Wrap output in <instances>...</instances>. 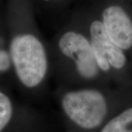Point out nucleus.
<instances>
[{"instance_id":"obj_1","label":"nucleus","mask_w":132,"mask_h":132,"mask_svg":"<svg viewBox=\"0 0 132 132\" xmlns=\"http://www.w3.org/2000/svg\"><path fill=\"white\" fill-rule=\"evenodd\" d=\"M52 76L68 87L115 85L99 68L86 30L76 19L48 41Z\"/></svg>"},{"instance_id":"obj_2","label":"nucleus","mask_w":132,"mask_h":132,"mask_svg":"<svg viewBox=\"0 0 132 132\" xmlns=\"http://www.w3.org/2000/svg\"><path fill=\"white\" fill-rule=\"evenodd\" d=\"M54 93L68 120L80 130L92 131L108 122V117L116 106L132 98V85H57Z\"/></svg>"},{"instance_id":"obj_3","label":"nucleus","mask_w":132,"mask_h":132,"mask_svg":"<svg viewBox=\"0 0 132 132\" xmlns=\"http://www.w3.org/2000/svg\"><path fill=\"white\" fill-rule=\"evenodd\" d=\"M9 52L21 85L29 90L41 91L52 77L48 42L36 29H22L12 35Z\"/></svg>"},{"instance_id":"obj_4","label":"nucleus","mask_w":132,"mask_h":132,"mask_svg":"<svg viewBox=\"0 0 132 132\" xmlns=\"http://www.w3.org/2000/svg\"><path fill=\"white\" fill-rule=\"evenodd\" d=\"M99 68L113 85H132V63L126 52L110 39L98 16L80 19Z\"/></svg>"},{"instance_id":"obj_5","label":"nucleus","mask_w":132,"mask_h":132,"mask_svg":"<svg viewBox=\"0 0 132 132\" xmlns=\"http://www.w3.org/2000/svg\"><path fill=\"white\" fill-rule=\"evenodd\" d=\"M98 18L110 39L127 54L132 63V18L122 5H106Z\"/></svg>"},{"instance_id":"obj_6","label":"nucleus","mask_w":132,"mask_h":132,"mask_svg":"<svg viewBox=\"0 0 132 132\" xmlns=\"http://www.w3.org/2000/svg\"><path fill=\"white\" fill-rule=\"evenodd\" d=\"M99 132H132V106L110 118Z\"/></svg>"},{"instance_id":"obj_7","label":"nucleus","mask_w":132,"mask_h":132,"mask_svg":"<svg viewBox=\"0 0 132 132\" xmlns=\"http://www.w3.org/2000/svg\"><path fill=\"white\" fill-rule=\"evenodd\" d=\"M14 112L13 104L11 98L0 90V132L8 126Z\"/></svg>"},{"instance_id":"obj_8","label":"nucleus","mask_w":132,"mask_h":132,"mask_svg":"<svg viewBox=\"0 0 132 132\" xmlns=\"http://www.w3.org/2000/svg\"><path fill=\"white\" fill-rule=\"evenodd\" d=\"M13 68L12 61L10 55L9 50L4 48L0 49V73L7 72Z\"/></svg>"},{"instance_id":"obj_9","label":"nucleus","mask_w":132,"mask_h":132,"mask_svg":"<svg viewBox=\"0 0 132 132\" xmlns=\"http://www.w3.org/2000/svg\"><path fill=\"white\" fill-rule=\"evenodd\" d=\"M52 1H56V2H58V1H62V0H43V2H50Z\"/></svg>"}]
</instances>
